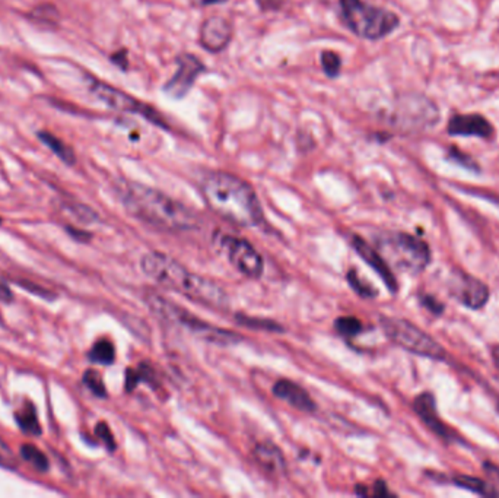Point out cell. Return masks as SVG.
<instances>
[{"label": "cell", "instance_id": "cell-1", "mask_svg": "<svg viewBox=\"0 0 499 498\" xmlns=\"http://www.w3.org/2000/svg\"><path fill=\"white\" fill-rule=\"evenodd\" d=\"M202 194L209 209L231 224L256 227L263 221V208L257 193L235 174L207 173L202 182Z\"/></svg>", "mask_w": 499, "mask_h": 498}, {"label": "cell", "instance_id": "cell-2", "mask_svg": "<svg viewBox=\"0 0 499 498\" xmlns=\"http://www.w3.org/2000/svg\"><path fill=\"white\" fill-rule=\"evenodd\" d=\"M121 202L130 215L165 231H189L199 224V217L168 194L140 183H128L121 189Z\"/></svg>", "mask_w": 499, "mask_h": 498}, {"label": "cell", "instance_id": "cell-3", "mask_svg": "<svg viewBox=\"0 0 499 498\" xmlns=\"http://www.w3.org/2000/svg\"><path fill=\"white\" fill-rule=\"evenodd\" d=\"M140 264L142 271L159 285L186 295L207 307L224 310L228 306V295L217 282L190 272L180 262L161 252L145 255Z\"/></svg>", "mask_w": 499, "mask_h": 498}, {"label": "cell", "instance_id": "cell-4", "mask_svg": "<svg viewBox=\"0 0 499 498\" xmlns=\"http://www.w3.org/2000/svg\"><path fill=\"white\" fill-rule=\"evenodd\" d=\"M377 247L385 262L402 272L418 275L431 262L430 245L406 233H384Z\"/></svg>", "mask_w": 499, "mask_h": 498}, {"label": "cell", "instance_id": "cell-5", "mask_svg": "<svg viewBox=\"0 0 499 498\" xmlns=\"http://www.w3.org/2000/svg\"><path fill=\"white\" fill-rule=\"evenodd\" d=\"M341 6L346 25L361 39H384L400 22L395 12L364 4L362 0H341Z\"/></svg>", "mask_w": 499, "mask_h": 498}, {"label": "cell", "instance_id": "cell-6", "mask_svg": "<svg viewBox=\"0 0 499 498\" xmlns=\"http://www.w3.org/2000/svg\"><path fill=\"white\" fill-rule=\"evenodd\" d=\"M381 328L388 339L400 348L437 361H444L447 354L431 335L413 325L412 322L399 317L381 316Z\"/></svg>", "mask_w": 499, "mask_h": 498}, {"label": "cell", "instance_id": "cell-7", "mask_svg": "<svg viewBox=\"0 0 499 498\" xmlns=\"http://www.w3.org/2000/svg\"><path fill=\"white\" fill-rule=\"evenodd\" d=\"M146 301L155 316H158L163 320H167V322H174L177 325H182V326L190 329L191 332L200 333L206 341L217 342V344H234V342L240 341L237 333L225 330V329H219V328H213L196 316L189 314L184 309L178 307L177 304H172V302H170L168 300H165L161 295L149 292L146 295Z\"/></svg>", "mask_w": 499, "mask_h": 498}, {"label": "cell", "instance_id": "cell-8", "mask_svg": "<svg viewBox=\"0 0 499 498\" xmlns=\"http://www.w3.org/2000/svg\"><path fill=\"white\" fill-rule=\"evenodd\" d=\"M91 91L95 94L97 98H100L102 102H105L109 107L118 112H124V113H133V114H139L142 117H145L146 120H149L151 123L156 124L159 128L167 129V123L164 120V117L159 114V112L153 110L149 104L142 102L136 98H133L132 95L123 93L117 88L93 79L91 81Z\"/></svg>", "mask_w": 499, "mask_h": 498}, {"label": "cell", "instance_id": "cell-9", "mask_svg": "<svg viewBox=\"0 0 499 498\" xmlns=\"http://www.w3.org/2000/svg\"><path fill=\"white\" fill-rule=\"evenodd\" d=\"M449 287L450 294L454 295L463 306H466L472 310L485 307L491 295L486 283L460 269L453 271Z\"/></svg>", "mask_w": 499, "mask_h": 498}, {"label": "cell", "instance_id": "cell-10", "mask_svg": "<svg viewBox=\"0 0 499 498\" xmlns=\"http://www.w3.org/2000/svg\"><path fill=\"white\" fill-rule=\"evenodd\" d=\"M228 259L234 268L247 278L257 279L263 274V257L247 240L225 237L222 241Z\"/></svg>", "mask_w": 499, "mask_h": 498}, {"label": "cell", "instance_id": "cell-11", "mask_svg": "<svg viewBox=\"0 0 499 498\" xmlns=\"http://www.w3.org/2000/svg\"><path fill=\"white\" fill-rule=\"evenodd\" d=\"M177 70L174 76L164 85V93L171 98H184L193 88L196 79L205 72V65L199 58L190 53H183L177 58Z\"/></svg>", "mask_w": 499, "mask_h": 498}, {"label": "cell", "instance_id": "cell-12", "mask_svg": "<svg viewBox=\"0 0 499 498\" xmlns=\"http://www.w3.org/2000/svg\"><path fill=\"white\" fill-rule=\"evenodd\" d=\"M233 35V24L221 15H213L202 24L199 41L207 51L219 53L228 47Z\"/></svg>", "mask_w": 499, "mask_h": 498}, {"label": "cell", "instance_id": "cell-13", "mask_svg": "<svg viewBox=\"0 0 499 498\" xmlns=\"http://www.w3.org/2000/svg\"><path fill=\"white\" fill-rule=\"evenodd\" d=\"M413 409L431 431L447 441H456V431H453L451 426H449L439 418L437 411V401L431 392H423L422 395L416 396L413 401Z\"/></svg>", "mask_w": 499, "mask_h": 498}, {"label": "cell", "instance_id": "cell-14", "mask_svg": "<svg viewBox=\"0 0 499 498\" xmlns=\"http://www.w3.org/2000/svg\"><path fill=\"white\" fill-rule=\"evenodd\" d=\"M352 245L356 252H358V255L371 266V268L376 271L381 279L384 281V283L387 285V288L391 291V292H397V288H399V283H397V279L393 274V271H391L390 268V264L385 262V259L381 256V253L378 250H376V248L371 247L364 238H361L360 236H355L353 240H352Z\"/></svg>", "mask_w": 499, "mask_h": 498}, {"label": "cell", "instance_id": "cell-15", "mask_svg": "<svg viewBox=\"0 0 499 498\" xmlns=\"http://www.w3.org/2000/svg\"><path fill=\"white\" fill-rule=\"evenodd\" d=\"M253 457L266 475L280 478L287 473V460L280 449L272 443H259L253 449Z\"/></svg>", "mask_w": 499, "mask_h": 498}, {"label": "cell", "instance_id": "cell-16", "mask_svg": "<svg viewBox=\"0 0 499 498\" xmlns=\"http://www.w3.org/2000/svg\"><path fill=\"white\" fill-rule=\"evenodd\" d=\"M272 390L276 398L285 401L302 412H314L317 409L315 402L313 401L307 390L291 380L276 382Z\"/></svg>", "mask_w": 499, "mask_h": 498}, {"label": "cell", "instance_id": "cell-17", "mask_svg": "<svg viewBox=\"0 0 499 498\" xmlns=\"http://www.w3.org/2000/svg\"><path fill=\"white\" fill-rule=\"evenodd\" d=\"M449 133L456 136H479L489 137L493 133L492 124L479 114H461L451 117Z\"/></svg>", "mask_w": 499, "mask_h": 498}, {"label": "cell", "instance_id": "cell-18", "mask_svg": "<svg viewBox=\"0 0 499 498\" xmlns=\"http://www.w3.org/2000/svg\"><path fill=\"white\" fill-rule=\"evenodd\" d=\"M39 137L41 139L43 144L50 149L55 152L63 163L69 164V166H72L75 164L76 161V156H75V152L74 149L67 147L64 142L62 139H59L57 136H55L53 133L47 132V130H43L39 133Z\"/></svg>", "mask_w": 499, "mask_h": 498}, {"label": "cell", "instance_id": "cell-19", "mask_svg": "<svg viewBox=\"0 0 499 498\" xmlns=\"http://www.w3.org/2000/svg\"><path fill=\"white\" fill-rule=\"evenodd\" d=\"M453 484H456L460 488L469 490L472 492H476L479 495H485V497H492V495H498V492L495 490H492V487L489 484H486L484 479L480 478H474L470 475H457L453 479Z\"/></svg>", "mask_w": 499, "mask_h": 498}, {"label": "cell", "instance_id": "cell-20", "mask_svg": "<svg viewBox=\"0 0 499 498\" xmlns=\"http://www.w3.org/2000/svg\"><path fill=\"white\" fill-rule=\"evenodd\" d=\"M16 422L21 426V430L31 436H39L41 433V426L35 412L34 405L28 403L21 412L16 414Z\"/></svg>", "mask_w": 499, "mask_h": 498}, {"label": "cell", "instance_id": "cell-21", "mask_svg": "<svg viewBox=\"0 0 499 498\" xmlns=\"http://www.w3.org/2000/svg\"><path fill=\"white\" fill-rule=\"evenodd\" d=\"M88 357H89V360L94 361V363L110 365V364L114 363V358H116L114 345L109 339H100L93 346V349L89 351Z\"/></svg>", "mask_w": 499, "mask_h": 498}, {"label": "cell", "instance_id": "cell-22", "mask_svg": "<svg viewBox=\"0 0 499 498\" xmlns=\"http://www.w3.org/2000/svg\"><path fill=\"white\" fill-rule=\"evenodd\" d=\"M21 456L39 472H47L50 468L47 456L39 447L32 446V444H24L21 447Z\"/></svg>", "mask_w": 499, "mask_h": 498}, {"label": "cell", "instance_id": "cell-23", "mask_svg": "<svg viewBox=\"0 0 499 498\" xmlns=\"http://www.w3.org/2000/svg\"><path fill=\"white\" fill-rule=\"evenodd\" d=\"M334 329L342 336H356L362 330V323L360 318L353 316H343L336 320Z\"/></svg>", "mask_w": 499, "mask_h": 498}, {"label": "cell", "instance_id": "cell-24", "mask_svg": "<svg viewBox=\"0 0 499 498\" xmlns=\"http://www.w3.org/2000/svg\"><path fill=\"white\" fill-rule=\"evenodd\" d=\"M83 383L95 396H100V398L107 396V389L104 386L102 377L98 371H95V370L85 371L83 372Z\"/></svg>", "mask_w": 499, "mask_h": 498}, {"label": "cell", "instance_id": "cell-25", "mask_svg": "<svg viewBox=\"0 0 499 498\" xmlns=\"http://www.w3.org/2000/svg\"><path fill=\"white\" fill-rule=\"evenodd\" d=\"M322 66L327 76L336 78L341 74L342 69V59L334 51H323L322 53Z\"/></svg>", "mask_w": 499, "mask_h": 498}, {"label": "cell", "instance_id": "cell-26", "mask_svg": "<svg viewBox=\"0 0 499 498\" xmlns=\"http://www.w3.org/2000/svg\"><path fill=\"white\" fill-rule=\"evenodd\" d=\"M348 282L350 283V287L353 288V291H356L364 298H372V297L377 295V291L374 290V287H371L369 283L362 281L360 278L358 272L353 271V269L348 272Z\"/></svg>", "mask_w": 499, "mask_h": 498}, {"label": "cell", "instance_id": "cell-27", "mask_svg": "<svg viewBox=\"0 0 499 498\" xmlns=\"http://www.w3.org/2000/svg\"><path fill=\"white\" fill-rule=\"evenodd\" d=\"M238 323L242 326H248L253 329H264V330H283L282 326L276 325V322H271V320H261V318H253L247 317L242 314L237 316Z\"/></svg>", "mask_w": 499, "mask_h": 498}, {"label": "cell", "instance_id": "cell-28", "mask_svg": "<svg viewBox=\"0 0 499 498\" xmlns=\"http://www.w3.org/2000/svg\"><path fill=\"white\" fill-rule=\"evenodd\" d=\"M0 466L5 469H16L18 459L8 444L0 438Z\"/></svg>", "mask_w": 499, "mask_h": 498}, {"label": "cell", "instance_id": "cell-29", "mask_svg": "<svg viewBox=\"0 0 499 498\" xmlns=\"http://www.w3.org/2000/svg\"><path fill=\"white\" fill-rule=\"evenodd\" d=\"M95 434L97 437L105 444V447L109 449V450H114L116 449V440H114V436L110 430V426L107 425L105 422H98L97 426H95Z\"/></svg>", "mask_w": 499, "mask_h": 498}, {"label": "cell", "instance_id": "cell-30", "mask_svg": "<svg viewBox=\"0 0 499 498\" xmlns=\"http://www.w3.org/2000/svg\"><path fill=\"white\" fill-rule=\"evenodd\" d=\"M421 302L425 309H428L434 314H441L444 311V304H441V302L432 295H422Z\"/></svg>", "mask_w": 499, "mask_h": 498}, {"label": "cell", "instance_id": "cell-31", "mask_svg": "<svg viewBox=\"0 0 499 498\" xmlns=\"http://www.w3.org/2000/svg\"><path fill=\"white\" fill-rule=\"evenodd\" d=\"M450 154H451V158L454 159L456 163H460L461 166H465V167L472 168V170H477L476 164L473 163V159H472V158H469L467 155H465L463 152H458L457 149H451V152H450Z\"/></svg>", "mask_w": 499, "mask_h": 498}, {"label": "cell", "instance_id": "cell-32", "mask_svg": "<svg viewBox=\"0 0 499 498\" xmlns=\"http://www.w3.org/2000/svg\"><path fill=\"white\" fill-rule=\"evenodd\" d=\"M13 300V294L11 288L8 287V283L0 278V301L2 302H11Z\"/></svg>", "mask_w": 499, "mask_h": 498}, {"label": "cell", "instance_id": "cell-33", "mask_svg": "<svg viewBox=\"0 0 499 498\" xmlns=\"http://www.w3.org/2000/svg\"><path fill=\"white\" fill-rule=\"evenodd\" d=\"M67 233L72 236L74 238H76L78 241H88L89 238H91V234L89 233H85V231H81V229H76L74 227H67Z\"/></svg>", "mask_w": 499, "mask_h": 498}, {"label": "cell", "instance_id": "cell-34", "mask_svg": "<svg viewBox=\"0 0 499 498\" xmlns=\"http://www.w3.org/2000/svg\"><path fill=\"white\" fill-rule=\"evenodd\" d=\"M374 495H376V497H390L391 492L387 490L385 483L377 481L376 485H374Z\"/></svg>", "mask_w": 499, "mask_h": 498}, {"label": "cell", "instance_id": "cell-35", "mask_svg": "<svg viewBox=\"0 0 499 498\" xmlns=\"http://www.w3.org/2000/svg\"><path fill=\"white\" fill-rule=\"evenodd\" d=\"M257 2H259V5H260V8H263V9H278L282 4H272V0H257Z\"/></svg>", "mask_w": 499, "mask_h": 498}, {"label": "cell", "instance_id": "cell-36", "mask_svg": "<svg viewBox=\"0 0 499 498\" xmlns=\"http://www.w3.org/2000/svg\"><path fill=\"white\" fill-rule=\"evenodd\" d=\"M491 355H492L493 364H495L496 368L499 370V345H495V346L491 349Z\"/></svg>", "mask_w": 499, "mask_h": 498}, {"label": "cell", "instance_id": "cell-37", "mask_svg": "<svg viewBox=\"0 0 499 498\" xmlns=\"http://www.w3.org/2000/svg\"><path fill=\"white\" fill-rule=\"evenodd\" d=\"M205 5H217V4H224L226 0H202Z\"/></svg>", "mask_w": 499, "mask_h": 498}, {"label": "cell", "instance_id": "cell-38", "mask_svg": "<svg viewBox=\"0 0 499 498\" xmlns=\"http://www.w3.org/2000/svg\"><path fill=\"white\" fill-rule=\"evenodd\" d=\"M496 409H498V414H499V403H498V406H496Z\"/></svg>", "mask_w": 499, "mask_h": 498}, {"label": "cell", "instance_id": "cell-39", "mask_svg": "<svg viewBox=\"0 0 499 498\" xmlns=\"http://www.w3.org/2000/svg\"><path fill=\"white\" fill-rule=\"evenodd\" d=\"M0 222H2V220H0Z\"/></svg>", "mask_w": 499, "mask_h": 498}]
</instances>
